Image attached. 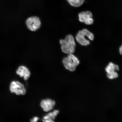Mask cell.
Listing matches in <instances>:
<instances>
[{
    "mask_svg": "<svg viewBox=\"0 0 122 122\" xmlns=\"http://www.w3.org/2000/svg\"><path fill=\"white\" fill-rule=\"evenodd\" d=\"M59 42L63 53L68 54H72L75 51L76 44L72 35H67L64 39L60 40Z\"/></svg>",
    "mask_w": 122,
    "mask_h": 122,
    "instance_id": "cell-1",
    "label": "cell"
},
{
    "mask_svg": "<svg viewBox=\"0 0 122 122\" xmlns=\"http://www.w3.org/2000/svg\"><path fill=\"white\" fill-rule=\"evenodd\" d=\"M85 36L87 37L91 41L93 40L94 39V36L92 33L86 29H84L78 32L76 36V39L81 45L86 46L89 45L90 42L86 39Z\"/></svg>",
    "mask_w": 122,
    "mask_h": 122,
    "instance_id": "cell-2",
    "label": "cell"
},
{
    "mask_svg": "<svg viewBox=\"0 0 122 122\" xmlns=\"http://www.w3.org/2000/svg\"><path fill=\"white\" fill-rule=\"evenodd\" d=\"M62 62L66 69L71 71H75L80 62L78 59L73 53L68 54L67 57L64 58Z\"/></svg>",
    "mask_w": 122,
    "mask_h": 122,
    "instance_id": "cell-3",
    "label": "cell"
},
{
    "mask_svg": "<svg viewBox=\"0 0 122 122\" xmlns=\"http://www.w3.org/2000/svg\"><path fill=\"white\" fill-rule=\"evenodd\" d=\"M10 89V92L12 93H14L17 95H24L26 93V90L24 85L18 81L12 82Z\"/></svg>",
    "mask_w": 122,
    "mask_h": 122,
    "instance_id": "cell-4",
    "label": "cell"
},
{
    "mask_svg": "<svg viewBox=\"0 0 122 122\" xmlns=\"http://www.w3.org/2000/svg\"><path fill=\"white\" fill-rule=\"evenodd\" d=\"M26 24L29 30L34 31L40 28L41 22L40 19L38 17L32 16L26 20Z\"/></svg>",
    "mask_w": 122,
    "mask_h": 122,
    "instance_id": "cell-5",
    "label": "cell"
},
{
    "mask_svg": "<svg viewBox=\"0 0 122 122\" xmlns=\"http://www.w3.org/2000/svg\"><path fill=\"white\" fill-rule=\"evenodd\" d=\"M79 19L81 22L85 23L86 25L92 24L94 22L92 13L89 11H83L78 14Z\"/></svg>",
    "mask_w": 122,
    "mask_h": 122,
    "instance_id": "cell-6",
    "label": "cell"
},
{
    "mask_svg": "<svg viewBox=\"0 0 122 122\" xmlns=\"http://www.w3.org/2000/svg\"><path fill=\"white\" fill-rule=\"evenodd\" d=\"M56 105L54 101L50 99L43 100L41 103V106L45 112H48L52 110Z\"/></svg>",
    "mask_w": 122,
    "mask_h": 122,
    "instance_id": "cell-7",
    "label": "cell"
},
{
    "mask_svg": "<svg viewBox=\"0 0 122 122\" xmlns=\"http://www.w3.org/2000/svg\"><path fill=\"white\" fill-rule=\"evenodd\" d=\"M16 74L20 77H23L24 80H27L29 78L30 73L28 69L23 66H21L18 68L16 71Z\"/></svg>",
    "mask_w": 122,
    "mask_h": 122,
    "instance_id": "cell-8",
    "label": "cell"
},
{
    "mask_svg": "<svg viewBox=\"0 0 122 122\" xmlns=\"http://www.w3.org/2000/svg\"><path fill=\"white\" fill-rule=\"evenodd\" d=\"M119 70L118 66L114 64L112 62H110L106 68V71L107 73H113L116 72V71H118Z\"/></svg>",
    "mask_w": 122,
    "mask_h": 122,
    "instance_id": "cell-9",
    "label": "cell"
},
{
    "mask_svg": "<svg viewBox=\"0 0 122 122\" xmlns=\"http://www.w3.org/2000/svg\"><path fill=\"white\" fill-rule=\"evenodd\" d=\"M59 113V110H55L53 112H50L45 116L43 117V120H54Z\"/></svg>",
    "mask_w": 122,
    "mask_h": 122,
    "instance_id": "cell-10",
    "label": "cell"
},
{
    "mask_svg": "<svg viewBox=\"0 0 122 122\" xmlns=\"http://www.w3.org/2000/svg\"><path fill=\"white\" fill-rule=\"evenodd\" d=\"M72 6L78 7L81 6L85 2V0H66Z\"/></svg>",
    "mask_w": 122,
    "mask_h": 122,
    "instance_id": "cell-11",
    "label": "cell"
},
{
    "mask_svg": "<svg viewBox=\"0 0 122 122\" xmlns=\"http://www.w3.org/2000/svg\"><path fill=\"white\" fill-rule=\"evenodd\" d=\"M107 76L109 79L112 80L118 77V74L116 72L112 73H107Z\"/></svg>",
    "mask_w": 122,
    "mask_h": 122,
    "instance_id": "cell-12",
    "label": "cell"
},
{
    "mask_svg": "<svg viewBox=\"0 0 122 122\" xmlns=\"http://www.w3.org/2000/svg\"><path fill=\"white\" fill-rule=\"evenodd\" d=\"M39 119V118L38 117H35L31 120L30 122H37Z\"/></svg>",
    "mask_w": 122,
    "mask_h": 122,
    "instance_id": "cell-13",
    "label": "cell"
},
{
    "mask_svg": "<svg viewBox=\"0 0 122 122\" xmlns=\"http://www.w3.org/2000/svg\"><path fill=\"white\" fill-rule=\"evenodd\" d=\"M43 121L44 122H54V121L53 120H43Z\"/></svg>",
    "mask_w": 122,
    "mask_h": 122,
    "instance_id": "cell-14",
    "label": "cell"
},
{
    "mask_svg": "<svg viewBox=\"0 0 122 122\" xmlns=\"http://www.w3.org/2000/svg\"><path fill=\"white\" fill-rule=\"evenodd\" d=\"M119 50L120 54L122 55V45L120 47Z\"/></svg>",
    "mask_w": 122,
    "mask_h": 122,
    "instance_id": "cell-15",
    "label": "cell"
}]
</instances>
